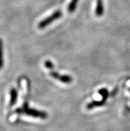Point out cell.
Instances as JSON below:
<instances>
[{
  "label": "cell",
  "instance_id": "cell-1",
  "mask_svg": "<svg viewBox=\"0 0 130 131\" xmlns=\"http://www.w3.org/2000/svg\"><path fill=\"white\" fill-rule=\"evenodd\" d=\"M16 112L18 113H25L29 116H33L35 118H40L42 119H46L48 117V114L46 112L29 108L28 105L27 103L24 104L22 108L17 109Z\"/></svg>",
  "mask_w": 130,
  "mask_h": 131
},
{
  "label": "cell",
  "instance_id": "cell-2",
  "mask_svg": "<svg viewBox=\"0 0 130 131\" xmlns=\"http://www.w3.org/2000/svg\"><path fill=\"white\" fill-rule=\"evenodd\" d=\"M61 16H62V12L60 10H57L56 12H53L50 16L47 17L45 19L42 20L41 21H40L38 24V27L39 29L45 28L46 27L50 25L53 21L61 17Z\"/></svg>",
  "mask_w": 130,
  "mask_h": 131
},
{
  "label": "cell",
  "instance_id": "cell-3",
  "mask_svg": "<svg viewBox=\"0 0 130 131\" xmlns=\"http://www.w3.org/2000/svg\"><path fill=\"white\" fill-rule=\"evenodd\" d=\"M50 75L54 79H56L59 81L62 82L63 83L66 84H69L73 81V78L72 77L67 75H60L59 73H58L56 71H51L50 72Z\"/></svg>",
  "mask_w": 130,
  "mask_h": 131
},
{
  "label": "cell",
  "instance_id": "cell-4",
  "mask_svg": "<svg viewBox=\"0 0 130 131\" xmlns=\"http://www.w3.org/2000/svg\"><path fill=\"white\" fill-rule=\"evenodd\" d=\"M104 13V2L102 0H96L95 14L97 17H102Z\"/></svg>",
  "mask_w": 130,
  "mask_h": 131
},
{
  "label": "cell",
  "instance_id": "cell-5",
  "mask_svg": "<svg viewBox=\"0 0 130 131\" xmlns=\"http://www.w3.org/2000/svg\"><path fill=\"white\" fill-rule=\"evenodd\" d=\"M105 101L102 99V101H92L90 103H88L86 105V108L88 110L92 109V108H96V107H100V106H104L105 105Z\"/></svg>",
  "mask_w": 130,
  "mask_h": 131
},
{
  "label": "cell",
  "instance_id": "cell-6",
  "mask_svg": "<svg viewBox=\"0 0 130 131\" xmlns=\"http://www.w3.org/2000/svg\"><path fill=\"white\" fill-rule=\"evenodd\" d=\"M17 96H18V93L16 89L11 88L10 91V101L9 105L10 106H12L15 105V103L17 102Z\"/></svg>",
  "mask_w": 130,
  "mask_h": 131
},
{
  "label": "cell",
  "instance_id": "cell-7",
  "mask_svg": "<svg viewBox=\"0 0 130 131\" xmlns=\"http://www.w3.org/2000/svg\"><path fill=\"white\" fill-rule=\"evenodd\" d=\"M78 1L79 0H71L68 6V12L70 13H73L76 10Z\"/></svg>",
  "mask_w": 130,
  "mask_h": 131
},
{
  "label": "cell",
  "instance_id": "cell-8",
  "mask_svg": "<svg viewBox=\"0 0 130 131\" xmlns=\"http://www.w3.org/2000/svg\"><path fill=\"white\" fill-rule=\"evenodd\" d=\"M3 43L2 39H0V69H2L3 67Z\"/></svg>",
  "mask_w": 130,
  "mask_h": 131
},
{
  "label": "cell",
  "instance_id": "cell-9",
  "mask_svg": "<svg viewBox=\"0 0 130 131\" xmlns=\"http://www.w3.org/2000/svg\"><path fill=\"white\" fill-rule=\"evenodd\" d=\"M98 93L102 96V99L104 100V101H106V99H107L109 96L108 91L105 88H103L99 90Z\"/></svg>",
  "mask_w": 130,
  "mask_h": 131
},
{
  "label": "cell",
  "instance_id": "cell-10",
  "mask_svg": "<svg viewBox=\"0 0 130 131\" xmlns=\"http://www.w3.org/2000/svg\"><path fill=\"white\" fill-rule=\"evenodd\" d=\"M44 66L49 69H53V68H54V65L51 61H46L44 62Z\"/></svg>",
  "mask_w": 130,
  "mask_h": 131
}]
</instances>
